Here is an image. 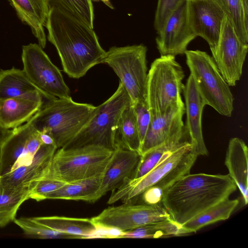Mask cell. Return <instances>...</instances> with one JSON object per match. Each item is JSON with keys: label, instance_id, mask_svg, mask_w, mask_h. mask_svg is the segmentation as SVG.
I'll return each mask as SVG.
<instances>
[{"label": "cell", "instance_id": "obj_1", "mask_svg": "<svg viewBox=\"0 0 248 248\" xmlns=\"http://www.w3.org/2000/svg\"><path fill=\"white\" fill-rule=\"evenodd\" d=\"M45 26L48 40L56 47L63 70L69 77L79 78L103 63L106 51L93 29L86 23L52 7Z\"/></svg>", "mask_w": 248, "mask_h": 248}, {"label": "cell", "instance_id": "obj_2", "mask_svg": "<svg viewBox=\"0 0 248 248\" xmlns=\"http://www.w3.org/2000/svg\"><path fill=\"white\" fill-rule=\"evenodd\" d=\"M236 186L229 174L185 175L166 190L161 203L171 218L182 225L229 196Z\"/></svg>", "mask_w": 248, "mask_h": 248}, {"label": "cell", "instance_id": "obj_3", "mask_svg": "<svg viewBox=\"0 0 248 248\" xmlns=\"http://www.w3.org/2000/svg\"><path fill=\"white\" fill-rule=\"evenodd\" d=\"M198 155L191 141L165 154L148 173L136 179H125L113 190L108 201L132 202L142 195L145 203H161L164 191L182 176L189 173Z\"/></svg>", "mask_w": 248, "mask_h": 248}, {"label": "cell", "instance_id": "obj_4", "mask_svg": "<svg viewBox=\"0 0 248 248\" xmlns=\"http://www.w3.org/2000/svg\"><path fill=\"white\" fill-rule=\"evenodd\" d=\"M46 100L30 121L36 130L53 138L57 149L76 136L96 108L92 104L75 102L71 96Z\"/></svg>", "mask_w": 248, "mask_h": 248}, {"label": "cell", "instance_id": "obj_5", "mask_svg": "<svg viewBox=\"0 0 248 248\" xmlns=\"http://www.w3.org/2000/svg\"><path fill=\"white\" fill-rule=\"evenodd\" d=\"M113 152L96 145L59 148L42 178L67 184L101 174L109 166Z\"/></svg>", "mask_w": 248, "mask_h": 248}, {"label": "cell", "instance_id": "obj_6", "mask_svg": "<svg viewBox=\"0 0 248 248\" xmlns=\"http://www.w3.org/2000/svg\"><path fill=\"white\" fill-rule=\"evenodd\" d=\"M185 74L173 55H161L148 72L147 102L151 114L164 115L185 108L181 97Z\"/></svg>", "mask_w": 248, "mask_h": 248}, {"label": "cell", "instance_id": "obj_7", "mask_svg": "<svg viewBox=\"0 0 248 248\" xmlns=\"http://www.w3.org/2000/svg\"><path fill=\"white\" fill-rule=\"evenodd\" d=\"M131 102L123 84L120 82L115 93L106 101L96 107L85 126L63 148L88 145L101 146L114 151L115 136L121 115Z\"/></svg>", "mask_w": 248, "mask_h": 248}, {"label": "cell", "instance_id": "obj_8", "mask_svg": "<svg viewBox=\"0 0 248 248\" xmlns=\"http://www.w3.org/2000/svg\"><path fill=\"white\" fill-rule=\"evenodd\" d=\"M185 54L190 75L206 105L221 115L231 117L234 98L212 57L200 50H187Z\"/></svg>", "mask_w": 248, "mask_h": 248}, {"label": "cell", "instance_id": "obj_9", "mask_svg": "<svg viewBox=\"0 0 248 248\" xmlns=\"http://www.w3.org/2000/svg\"><path fill=\"white\" fill-rule=\"evenodd\" d=\"M147 51L143 44L112 46L103 61L119 78L132 104L147 101Z\"/></svg>", "mask_w": 248, "mask_h": 248}, {"label": "cell", "instance_id": "obj_10", "mask_svg": "<svg viewBox=\"0 0 248 248\" xmlns=\"http://www.w3.org/2000/svg\"><path fill=\"white\" fill-rule=\"evenodd\" d=\"M21 59L23 70L46 100L70 96L60 70L39 44L23 46Z\"/></svg>", "mask_w": 248, "mask_h": 248}, {"label": "cell", "instance_id": "obj_11", "mask_svg": "<svg viewBox=\"0 0 248 248\" xmlns=\"http://www.w3.org/2000/svg\"><path fill=\"white\" fill-rule=\"evenodd\" d=\"M161 203L134 204L129 202L110 206L91 218L98 230H116L123 232L161 220L171 219Z\"/></svg>", "mask_w": 248, "mask_h": 248}, {"label": "cell", "instance_id": "obj_12", "mask_svg": "<svg viewBox=\"0 0 248 248\" xmlns=\"http://www.w3.org/2000/svg\"><path fill=\"white\" fill-rule=\"evenodd\" d=\"M248 51V44L242 42L225 15L215 52L212 54L220 73L230 86H234L241 77Z\"/></svg>", "mask_w": 248, "mask_h": 248}, {"label": "cell", "instance_id": "obj_13", "mask_svg": "<svg viewBox=\"0 0 248 248\" xmlns=\"http://www.w3.org/2000/svg\"><path fill=\"white\" fill-rule=\"evenodd\" d=\"M197 36L188 22L186 0H184L169 17L155 39L161 55L185 54L188 44Z\"/></svg>", "mask_w": 248, "mask_h": 248}, {"label": "cell", "instance_id": "obj_14", "mask_svg": "<svg viewBox=\"0 0 248 248\" xmlns=\"http://www.w3.org/2000/svg\"><path fill=\"white\" fill-rule=\"evenodd\" d=\"M189 23L197 36L208 44L212 54L217 47L225 14L214 0H186Z\"/></svg>", "mask_w": 248, "mask_h": 248}, {"label": "cell", "instance_id": "obj_15", "mask_svg": "<svg viewBox=\"0 0 248 248\" xmlns=\"http://www.w3.org/2000/svg\"><path fill=\"white\" fill-rule=\"evenodd\" d=\"M43 96L39 92L0 99V126L13 129L27 123L40 109Z\"/></svg>", "mask_w": 248, "mask_h": 248}, {"label": "cell", "instance_id": "obj_16", "mask_svg": "<svg viewBox=\"0 0 248 248\" xmlns=\"http://www.w3.org/2000/svg\"><path fill=\"white\" fill-rule=\"evenodd\" d=\"M182 92L185 100V108L186 115L185 127L197 155H207L208 151L203 140L202 124L203 109L206 104L198 92L190 74L186 84L184 85Z\"/></svg>", "mask_w": 248, "mask_h": 248}, {"label": "cell", "instance_id": "obj_17", "mask_svg": "<svg viewBox=\"0 0 248 248\" xmlns=\"http://www.w3.org/2000/svg\"><path fill=\"white\" fill-rule=\"evenodd\" d=\"M141 157L137 152L116 146L113 151L110 163L105 171L94 202L109 191L118 188L136 169Z\"/></svg>", "mask_w": 248, "mask_h": 248}, {"label": "cell", "instance_id": "obj_18", "mask_svg": "<svg viewBox=\"0 0 248 248\" xmlns=\"http://www.w3.org/2000/svg\"><path fill=\"white\" fill-rule=\"evenodd\" d=\"M57 149L55 145L43 144L31 163L0 176V182L9 186H29L41 179Z\"/></svg>", "mask_w": 248, "mask_h": 248}, {"label": "cell", "instance_id": "obj_19", "mask_svg": "<svg viewBox=\"0 0 248 248\" xmlns=\"http://www.w3.org/2000/svg\"><path fill=\"white\" fill-rule=\"evenodd\" d=\"M185 108L171 111L164 115L151 114L150 122L141 144V155L161 144L184 127Z\"/></svg>", "mask_w": 248, "mask_h": 248}, {"label": "cell", "instance_id": "obj_20", "mask_svg": "<svg viewBox=\"0 0 248 248\" xmlns=\"http://www.w3.org/2000/svg\"><path fill=\"white\" fill-rule=\"evenodd\" d=\"M248 149L238 138H232L226 152L225 165L229 175L239 188L244 203L248 202Z\"/></svg>", "mask_w": 248, "mask_h": 248}, {"label": "cell", "instance_id": "obj_21", "mask_svg": "<svg viewBox=\"0 0 248 248\" xmlns=\"http://www.w3.org/2000/svg\"><path fill=\"white\" fill-rule=\"evenodd\" d=\"M23 22L28 25L39 45L43 48L46 38L44 27L49 8L46 0H9Z\"/></svg>", "mask_w": 248, "mask_h": 248}, {"label": "cell", "instance_id": "obj_22", "mask_svg": "<svg viewBox=\"0 0 248 248\" xmlns=\"http://www.w3.org/2000/svg\"><path fill=\"white\" fill-rule=\"evenodd\" d=\"M34 127L30 121L13 129L9 137L0 147V176L10 172L24 154Z\"/></svg>", "mask_w": 248, "mask_h": 248}, {"label": "cell", "instance_id": "obj_23", "mask_svg": "<svg viewBox=\"0 0 248 248\" xmlns=\"http://www.w3.org/2000/svg\"><path fill=\"white\" fill-rule=\"evenodd\" d=\"M191 141L185 126L164 143L141 155L140 160L131 176L128 178H140L151 170L168 152Z\"/></svg>", "mask_w": 248, "mask_h": 248}, {"label": "cell", "instance_id": "obj_24", "mask_svg": "<svg viewBox=\"0 0 248 248\" xmlns=\"http://www.w3.org/2000/svg\"><path fill=\"white\" fill-rule=\"evenodd\" d=\"M239 202L237 199L227 198L211 206L181 225L182 235L195 232L205 226L227 219Z\"/></svg>", "mask_w": 248, "mask_h": 248}, {"label": "cell", "instance_id": "obj_25", "mask_svg": "<svg viewBox=\"0 0 248 248\" xmlns=\"http://www.w3.org/2000/svg\"><path fill=\"white\" fill-rule=\"evenodd\" d=\"M36 222L59 232L80 235L92 238L97 229L91 218L71 217L62 216H47L32 217Z\"/></svg>", "mask_w": 248, "mask_h": 248}, {"label": "cell", "instance_id": "obj_26", "mask_svg": "<svg viewBox=\"0 0 248 248\" xmlns=\"http://www.w3.org/2000/svg\"><path fill=\"white\" fill-rule=\"evenodd\" d=\"M104 173L89 178L65 184L49 193L46 199L83 201L94 202V198Z\"/></svg>", "mask_w": 248, "mask_h": 248}, {"label": "cell", "instance_id": "obj_27", "mask_svg": "<svg viewBox=\"0 0 248 248\" xmlns=\"http://www.w3.org/2000/svg\"><path fill=\"white\" fill-rule=\"evenodd\" d=\"M34 92L41 93L23 69L13 67L0 70V99L20 96Z\"/></svg>", "mask_w": 248, "mask_h": 248}, {"label": "cell", "instance_id": "obj_28", "mask_svg": "<svg viewBox=\"0 0 248 248\" xmlns=\"http://www.w3.org/2000/svg\"><path fill=\"white\" fill-rule=\"evenodd\" d=\"M115 142L116 146L140 154L141 142L132 103L124 109L121 115L116 133Z\"/></svg>", "mask_w": 248, "mask_h": 248}, {"label": "cell", "instance_id": "obj_29", "mask_svg": "<svg viewBox=\"0 0 248 248\" xmlns=\"http://www.w3.org/2000/svg\"><path fill=\"white\" fill-rule=\"evenodd\" d=\"M180 235H182L181 226L171 219L154 221L121 232L116 238H156Z\"/></svg>", "mask_w": 248, "mask_h": 248}, {"label": "cell", "instance_id": "obj_30", "mask_svg": "<svg viewBox=\"0 0 248 248\" xmlns=\"http://www.w3.org/2000/svg\"><path fill=\"white\" fill-rule=\"evenodd\" d=\"M232 24L240 40L248 44V0H214Z\"/></svg>", "mask_w": 248, "mask_h": 248}, {"label": "cell", "instance_id": "obj_31", "mask_svg": "<svg viewBox=\"0 0 248 248\" xmlns=\"http://www.w3.org/2000/svg\"><path fill=\"white\" fill-rule=\"evenodd\" d=\"M49 8L56 7L93 29V7L92 0H46Z\"/></svg>", "mask_w": 248, "mask_h": 248}, {"label": "cell", "instance_id": "obj_32", "mask_svg": "<svg viewBox=\"0 0 248 248\" xmlns=\"http://www.w3.org/2000/svg\"><path fill=\"white\" fill-rule=\"evenodd\" d=\"M35 182L29 186L16 187L7 186L0 182V213L16 214L20 205L29 199V193Z\"/></svg>", "mask_w": 248, "mask_h": 248}, {"label": "cell", "instance_id": "obj_33", "mask_svg": "<svg viewBox=\"0 0 248 248\" xmlns=\"http://www.w3.org/2000/svg\"><path fill=\"white\" fill-rule=\"evenodd\" d=\"M14 222L27 236L39 239H84L80 235L66 233L52 230L35 221L32 217L15 218Z\"/></svg>", "mask_w": 248, "mask_h": 248}, {"label": "cell", "instance_id": "obj_34", "mask_svg": "<svg viewBox=\"0 0 248 248\" xmlns=\"http://www.w3.org/2000/svg\"><path fill=\"white\" fill-rule=\"evenodd\" d=\"M184 0H158L154 20V28L157 34L163 28L169 17Z\"/></svg>", "mask_w": 248, "mask_h": 248}, {"label": "cell", "instance_id": "obj_35", "mask_svg": "<svg viewBox=\"0 0 248 248\" xmlns=\"http://www.w3.org/2000/svg\"><path fill=\"white\" fill-rule=\"evenodd\" d=\"M66 183L56 180L41 178L36 181L29 193V199L37 202L46 199L51 192L58 189Z\"/></svg>", "mask_w": 248, "mask_h": 248}, {"label": "cell", "instance_id": "obj_36", "mask_svg": "<svg viewBox=\"0 0 248 248\" xmlns=\"http://www.w3.org/2000/svg\"><path fill=\"white\" fill-rule=\"evenodd\" d=\"M141 144L150 122L151 115L147 101L133 104Z\"/></svg>", "mask_w": 248, "mask_h": 248}, {"label": "cell", "instance_id": "obj_37", "mask_svg": "<svg viewBox=\"0 0 248 248\" xmlns=\"http://www.w3.org/2000/svg\"><path fill=\"white\" fill-rule=\"evenodd\" d=\"M16 214L10 213H0V227L6 226L10 222L14 221Z\"/></svg>", "mask_w": 248, "mask_h": 248}, {"label": "cell", "instance_id": "obj_38", "mask_svg": "<svg viewBox=\"0 0 248 248\" xmlns=\"http://www.w3.org/2000/svg\"><path fill=\"white\" fill-rule=\"evenodd\" d=\"M13 129H9L0 126V146L11 135Z\"/></svg>", "mask_w": 248, "mask_h": 248}, {"label": "cell", "instance_id": "obj_39", "mask_svg": "<svg viewBox=\"0 0 248 248\" xmlns=\"http://www.w3.org/2000/svg\"><path fill=\"white\" fill-rule=\"evenodd\" d=\"M100 0L102 1L105 5L108 6L109 8L111 9H113V6L111 4L109 0Z\"/></svg>", "mask_w": 248, "mask_h": 248}, {"label": "cell", "instance_id": "obj_40", "mask_svg": "<svg viewBox=\"0 0 248 248\" xmlns=\"http://www.w3.org/2000/svg\"><path fill=\"white\" fill-rule=\"evenodd\" d=\"M0 170H1V163H0Z\"/></svg>", "mask_w": 248, "mask_h": 248}]
</instances>
